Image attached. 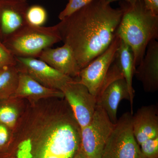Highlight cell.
<instances>
[{"instance_id":"6da1fadb","label":"cell","mask_w":158,"mask_h":158,"mask_svg":"<svg viewBox=\"0 0 158 158\" xmlns=\"http://www.w3.org/2000/svg\"><path fill=\"white\" fill-rule=\"evenodd\" d=\"M123 12L122 7L114 9L105 0H93L56 24L62 41L73 51L81 69L109 47Z\"/></svg>"},{"instance_id":"7a4b0ae2","label":"cell","mask_w":158,"mask_h":158,"mask_svg":"<svg viewBox=\"0 0 158 158\" xmlns=\"http://www.w3.org/2000/svg\"><path fill=\"white\" fill-rule=\"evenodd\" d=\"M123 12L116 34L132 51L135 68L140 63L151 41L158 38V15L142 0L122 6Z\"/></svg>"},{"instance_id":"3957f363","label":"cell","mask_w":158,"mask_h":158,"mask_svg":"<svg viewBox=\"0 0 158 158\" xmlns=\"http://www.w3.org/2000/svg\"><path fill=\"white\" fill-rule=\"evenodd\" d=\"M60 41L57 25L45 27L27 24L2 42L15 57L37 58L44 50Z\"/></svg>"},{"instance_id":"277c9868","label":"cell","mask_w":158,"mask_h":158,"mask_svg":"<svg viewBox=\"0 0 158 158\" xmlns=\"http://www.w3.org/2000/svg\"><path fill=\"white\" fill-rule=\"evenodd\" d=\"M132 116L131 112H126L117 120L102 158H146L134 136Z\"/></svg>"},{"instance_id":"5b68a950","label":"cell","mask_w":158,"mask_h":158,"mask_svg":"<svg viewBox=\"0 0 158 158\" xmlns=\"http://www.w3.org/2000/svg\"><path fill=\"white\" fill-rule=\"evenodd\" d=\"M115 124L101 106L97 104L90 123L81 129V147L88 158H102Z\"/></svg>"},{"instance_id":"8992f818","label":"cell","mask_w":158,"mask_h":158,"mask_svg":"<svg viewBox=\"0 0 158 158\" xmlns=\"http://www.w3.org/2000/svg\"><path fill=\"white\" fill-rule=\"evenodd\" d=\"M96 98L97 104L101 106L111 122L116 124L119 103L123 99L131 101L127 82L116 65L110 67Z\"/></svg>"},{"instance_id":"52a82bcc","label":"cell","mask_w":158,"mask_h":158,"mask_svg":"<svg viewBox=\"0 0 158 158\" xmlns=\"http://www.w3.org/2000/svg\"><path fill=\"white\" fill-rule=\"evenodd\" d=\"M81 129L87 126L92 120L97 101L96 97L88 88L74 80L67 82L61 89Z\"/></svg>"},{"instance_id":"ba28073f","label":"cell","mask_w":158,"mask_h":158,"mask_svg":"<svg viewBox=\"0 0 158 158\" xmlns=\"http://www.w3.org/2000/svg\"><path fill=\"white\" fill-rule=\"evenodd\" d=\"M121 40L116 34L108 48L87 66L81 69L78 81L94 96H97L108 71L116 59Z\"/></svg>"},{"instance_id":"9c48e42d","label":"cell","mask_w":158,"mask_h":158,"mask_svg":"<svg viewBox=\"0 0 158 158\" xmlns=\"http://www.w3.org/2000/svg\"><path fill=\"white\" fill-rule=\"evenodd\" d=\"M19 71L27 74L37 81L51 89L60 90L73 78L59 72L40 59L15 57Z\"/></svg>"},{"instance_id":"30bf717a","label":"cell","mask_w":158,"mask_h":158,"mask_svg":"<svg viewBox=\"0 0 158 158\" xmlns=\"http://www.w3.org/2000/svg\"><path fill=\"white\" fill-rule=\"evenodd\" d=\"M29 6L21 0H0V40L2 42L27 25Z\"/></svg>"},{"instance_id":"8fae6325","label":"cell","mask_w":158,"mask_h":158,"mask_svg":"<svg viewBox=\"0 0 158 158\" xmlns=\"http://www.w3.org/2000/svg\"><path fill=\"white\" fill-rule=\"evenodd\" d=\"M134 74L143 86L144 91L154 93L158 90V42L149 43L143 59L136 67Z\"/></svg>"},{"instance_id":"7c38bea8","label":"cell","mask_w":158,"mask_h":158,"mask_svg":"<svg viewBox=\"0 0 158 158\" xmlns=\"http://www.w3.org/2000/svg\"><path fill=\"white\" fill-rule=\"evenodd\" d=\"M38 58L67 76L79 78L81 69L73 51L67 44H64L56 48L45 49Z\"/></svg>"},{"instance_id":"4fadbf2b","label":"cell","mask_w":158,"mask_h":158,"mask_svg":"<svg viewBox=\"0 0 158 158\" xmlns=\"http://www.w3.org/2000/svg\"><path fill=\"white\" fill-rule=\"evenodd\" d=\"M134 136L139 146L148 139L158 137V108L156 105L143 106L132 116Z\"/></svg>"},{"instance_id":"5bb4252c","label":"cell","mask_w":158,"mask_h":158,"mask_svg":"<svg viewBox=\"0 0 158 158\" xmlns=\"http://www.w3.org/2000/svg\"><path fill=\"white\" fill-rule=\"evenodd\" d=\"M48 98H64L61 90L47 88L27 74L19 71L17 89L10 99L25 98L37 101Z\"/></svg>"},{"instance_id":"9a60e30c","label":"cell","mask_w":158,"mask_h":158,"mask_svg":"<svg viewBox=\"0 0 158 158\" xmlns=\"http://www.w3.org/2000/svg\"><path fill=\"white\" fill-rule=\"evenodd\" d=\"M116 60L127 84L131 97V112L133 114V100L135 93L133 88V78L135 69L134 55L130 47L122 40L116 52Z\"/></svg>"},{"instance_id":"2e32d148","label":"cell","mask_w":158,"mask_h":158,"mask_svg":"<svg viewBox=\"0 0 158 158\" xmlns=\"http://www.w3.org/2000/svg\"><path fill=\"white\" fill-rule=\"evenodd\" d=\"M19 71L16 65L0 69V100L10 99L18 87Z\"/></svg>"},{"instance_id":"e0dca14e","label":"cell","mask_w":158,"mask_h":158,"mask_svg":"<svg viewBox=\"0 0 158 158\" xmlns=\"http://www.w3.org/2000/svg\"><path fill=\"white\" fill-rule=\"evenodd\" d=\"M47 17L46 10L39 5L29 6L26 14L27 23L37 27L43 25L46 22Z\"/></svg>"},{"instance_id":"ac0fdd59","label":"cell","mask_w":158,"mask_h":158,"mask_svg":"<svg viewBox=\"0 0 158 158\" xmlns=\"http://www.w3.org/2000/svg\"><path fill=\"white\" fill-rule=\"evenodd\" d=\"M18 113L13 106L7 103H0V123L9 128L14 127L17 122Z\"/></svg>"},{"instance_id":"d6986e66","label":"cell","mask_w":158,"mask_h":158,"mask_svg":"<svg viewBox=\"0 0 158 158\" xmlns=\"http://www.w3.org/2000/svg\"><path fill=\"white\" fill-rule=\"evenodd\" d=\"M93 0H68L64 9L59 13V19L61 20L69 16L79 9L87 6Z\"/></svg>"},{"instance_id":"ffe728a7","label":"cell","mask_w":158,"mask_h":158,"mask_svg":"<svg viewBox=\"0 0 158 158\" xmlns=\"http://www.w3.org/2000/svg\"><path fill=\"white\" fill-rule=\"evenodd\" d=\"M140 147L146 158H158V137L144 141Z\"/></svg>"},{"instance_id":"44dd1931","label":"cell","mask_w":158,"mask_h":158,"mask_svg":"<svg viewBox=\"0 0 158 158\" xmlns=\"http://www.w3.org/2000/svg\"><path fill=\"white\" fill-rule=\"evenodd\" d=\"M16 64L15 57L0 40V69Z\"/></svg>"},{"instance_id":"7402d4cb","label":"cell","mask_w":158,"mask_h":158,"mask_svg":"<svg viewBox=\"0 0 158 158\" xmlns=\"http://www.w3.org/2000/svg\"><path fill=\"white\" fill-rule=\"evenodd\" d=\"M9 128L0 123V151L4 149L10 138Z\"/></svg>"},{"instance_id":"603a6c76","label":"cell","mask_w":158,"mask_h":158,"mask_svg":"<svg viewBox=\"0 0 158 158\" xmlns=\"http://www.w3.org/2000/svg\"><path fill=\"white\" fill-rule=\"evenodd\" d=\"M148 9L156 15H158V0H142Z\"/></svg>"},{"instance_id":"cb8c5ba5","label":"cell","mask_w":158,"mask_h":158,"mask_svg":"<svg viewBox=\"0 0 158 158\" xmlns=\"http://www.w3.org/2000/svg\"><path fill=\"white\" fill-rule=\"evenodd\" d=\"M73 158H88L86 156L85 153L82 149L81 147L80 146V148L77 151L75 154Z\"/></svg>"},{"instance_id":"d4e9b609","label":"cell","mask_w":158,"mask_h":158,"mask_svg":"<svg viewBox=\"0 0 158 158\" xmlns=\"http://www.w3.org/2000/svg\"><path fill=\"white\" fill-rule=\"evenodd\" d=\"M38 158H59L57 157L54 156L50 155L44 153L39 152L38 153Z\"/></svg>"},{"instance_id":"484cf974","label":"cell","mask_w":158,"mask_h":158,"mask_svg":"<svg viewBox=\"0 0 158 158\" xmlns=\"http://www.w3.org/2000/svg\"><path fill=\"white\" fill-rule=\"evenodd\" d=\"M105 1L110 3V4L114 2H116V1H124L125 2H126L127 3H128V4H133L139 1V0H105Z\"/></svg>"},{"instance_id":"4316f807","label":"cell","mask_w":158,"mask_h":158,"mask_svg":"<svg viewBox=\"0 0 158 158\" xmlns=\"http://www.w3.org/2000/svg\"><path fill=\"white\" fill-rule=\"evenodd\" d=\"M21 1H25V2H27V0H21Z\"/></svg>"}]
</instances>
